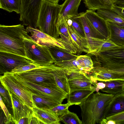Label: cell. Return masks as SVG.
Segmentation results:
<instances>
[{
    "label": "cell",
    "instance_id": "1",
    "mask_svg": "<svg viewBox=\"0 0 124 124\" xmlns=\"http://www.w3.org/2000/svg\"><path fill=\"white\" fill-rule=\"evenodd\" d=\"M114 95L99 92L91 94L79 104L83 124H100L105 118L108 108Z\"/></svg>",
    "mask_w": 124,
    "mask_h": 124
},
{
    "label": "cell",
    "instance_id": "2",
    "mask_svg": "<svg viewBox=\"0 0 124 124\" xmlns=\"http://www.w3.org/2000/svg\"><path fill=\"white\" fill-rule=\"evenodd\" d=\"M30 37L23 25H0V52L26 57L24 40Z\"/></svg>",
    "mask_w": 124,
    "mask_h": 124
},
{
    "label": "cell",
    "instance_id": "3",
    "mask_svg": "<svg viewBox=\"0 0 124 124\" xmlns=\"http://www.w3.org/2000/svg\"><path fill=\"white\" fill-rule=\"evenodd\" d=\"M61 5L44 0L40 9L37 28L42 32L55 39L60 32L57 26Z\"/></svg>",
    "mask_w": 124,
    "mask_h": 124
},
{
    "label": "cell",
    "instance_id": "4",
    "mask_svg": "<svg viewBox=\"0 0 124 124\" xmlns=\"http://www.w3.org/2000/svg\"><path fill=\"white\" fill-rule=\"evenodd\" d=\"M13 74L16 79L32 94L54 100L60 104H62L64 99L68 98V94L56 84L47 87L23 79L16 74Z\"/></svg>",
    "mask_w": 124,
    "mask_h": 124
},
{
    "label": "cell",
    "instance_id": "5",
    "mask_svg": "<svg viewBox=\"0 0 124 124\" xmlns=\"http://www.w3.org/2000/svg\"><path fill=\"white\" fill-rule=\"evenodd\" d=\"M26 57L35 64L41 66L54 64L55 61L48 47L41 45L30 37L24 40Z\"/></svg>",
    "mask_w": 124,
    "mask_h": 124
},
{
    "label": "cell",
    "instance_id": "6",
    "mask_svg": "<svg viewBox=\"0 0 124 124\" xmlns=\"http://www.w3.org/2000/svg\"><path fill=\"white\" fill-rule=\"evenodd\" d=\"M1 83L8 93L15 95L32 110L34 103L32 93L26 89L15 78L13 74L4 73L0 77Z\"/></svg>",
    "mask_w": 124,
    "mask_h": 124
},
{
    "label": "cell",
    "instance_id": "7",
    "mask_svg": "<svg viewBox=\"0 0 124 124\" xmlns=\"http://www.w3.org/2000/svg\"><path fill=\"white\" fill-rule=\"evenodd\" d=\"M94 55L100 64L106 69L124 67V45L110 48Z\"/></svg>",
    "mask_w": 124,
    "mask_h": 124
},
{
    "label": "cell",
    "instance_id": "8",
    "mask_svg": "<svg viewBox=\"0 0 124 124\" xmlns=\"http://www.w3.org/2000/svg\"><path fill=\"white\" fill-rule=\"evenodd\" d=\"M44 0H21L20 20L25 25L37 29L40 9Z\"/></svg>",
    "mask_w": 124,
    "mask_h": 124
},
{
    "label": "cell",
    "instance_id": "9",
    "mask_svg": "<svg viewBox=\"0 0 124 124\" xmlns=\"http://www.w3.org/2000/svg\"><path fill=\"white\" fill-rule=\"evenodd\" d=\"M52 64L15 74L26 80L47 86L51 84H56L52 73Z\"/></svg>",
    "mask_w": 124,
    "mask_h": 124
},
{
    "label": "cell",
    "instance_id": "10",
    "mask_svg": "<svg viewBox=\"0 0 124 124\" xmlns=\"http://www.w3.org/2000/svg\"><path fill=\"white\" fill-rule=\"evenodd\" d=\"M33 63L26 57L16 54L0 52V74L10 72L17 67Z\"/></svg>",
    "mask_w": 124,
    "mask_h": 124
},
{
    "label": "cell",
    "instance_id": "11",
    "mask_svg": "<svg viewBox=\"0 0 124 124\" xmlns=\"http://www.w3.org/2000/svg\"><path fill=\"white\" fill-rule=\"evenodd\" d=\"M92 24L97 38L107 40L109 37L107 21L99 16L95 11L88 9L85 13Z\"/></svg>",
    "mask_w": 124,
    "mask_h": 124
},
{
    "label": "cell",
    "instance_id": "12",
    "mask_svg": "<svg viewBox=\"0 0 124 124\" xmlns=\"http://www.w3.org/2000/svg\"><path fill=\"white\" fill-rule=\"evenodd\" d=\"M26 30L28 33L30 34L31 38L39 44L47 46H55L63 50H66L60 38H54L37 29L30 26L27 27Z\"/></svg>",
    "mask_w": 124,
    "mask_h": 124
},
{
    "label": "cell",
    "instance_id": "13",
    "mask_svg": "<svg viewBox=\"0 0 124 124\" xmlns=\"http://www.w3.org/2000/svg\"><path fill=\"white\" fill-rule=\"evenodd\" d=\"M82 0H65L64 3L61 5L57 24L59 29L60 24L67 21L72 17L79 15L78 9Z\"/></svg>",
    "mask_w": 124,
    "mask_h": 124
},
{
    "label": "cell",
    "instance_id": "14",
    "mask_svg": "<svg viewBox=\"0 0 124 124\" xmlns=\"http://www.w3.org/2000/svg\"><path fill=\"white\" fill-rule=\"evenodd\" d=\"M11 98L13 111L12 120L13 123L17 124L20 119L29 118L30 121L32 116V110L15 95L9 93Z\"/></svg>",
    "mask_w": 124,
    "mask_h": 124
},
{
    "label": "cell",
    "instance_id": "15",
    "mask_svg": "<svg viewBox=\"0 0 124 124\" xmlns=\"http://www.w3.org/2000/svg\"><path fill=\"white\" fill-rule=\"evenodd\" d=\"M67 76L70 91L78 89H95L92 85L94 83L88 74L84 72L73 73Z\"/></svg>",
    "mask_w": 124,
    "mask_h": 124
},
{
    "label": "cell",
    "instance_id": "16",
    "mask_svg": "<svg viewBox=\"0 0 124 124\" xmlns=\"http://www.w3.org/2000/svg\"><path fill=\"white\" fill-rule=\"evenodd\" d=\"M32 115L42 124H60L58 116L49 109L38 107L34 104L32 109Z\"/></svg>",
    "mask_w": 124,
    "mask_h": 124
},
{
    "label": "cell",
    "instance_id": "17",
    "mask_svg": "<svg viewBox=\"0 0 124 124\" xmlns=\"http://www.w3.org/2000/svg\"><path fill=\"white\" fill-rule=\"evenodd\" d=\"M87 40L92 52L95 55L101 52L110 48L118 46L110 41L98 38L91 37Z\"/></svg>",
    "mask_w": 124,
    "mask_h": 124
},
{
    "label": "cell",
    "instance_id": "18",
    "mask_svg": "<svg viewBox=\"0 0 124 124\" xmlns=\"http://www.w3.org/2000/svg\"><path fill=\"white\" fill-rule=\"evenodd\" d=\"M107 21L108 39L119 46L124 45V27Z\"/></svg>",
    "mask_w": 124,
    "mask_h": 124
},
{
    "label": "cell",
    "instance_id": "19",
    "mask_svg": "<svg viewBox=\"0 0 124 124\" xmlns=\"http://www.w3.org/2000/svg\"><path fill=\"white\" fill-rule=\"evenodd\" d=\"M68 29L72 40L78 49L80 54L83 52L92 54L91 49L85 37L78 33L71 25L68 26Z\"/></svg>",
    "mask_w": 124,
    "mask_h": 124
},
{
    "label": "cell",
    "instance_id": "20",
    "mask_svg": "<svg viewBox=\"0 0 124 124\" xmlns=\"http://www.w3.org/2000/svg\"><path fill=\"white\" fill-rule=\"evenodd\" d=\"M95 91L94 88L78 89L70 91L68 94V102L71 106L79 105L85 101Z\"/></svg>",
    "mask_w": 124,
    "mask_h": 124
},
{
    "label": "cell",
    "instance_id": "21",
    "mask_svg": "<svg viewBox=\"0 0 124 124\" xmlns=\"http://www.w3.org/2000/svg\"><path fill=\"white\" fill-rule=\"evenodd\" d=\"M124 111V93L114 95L107 109L105 118Z\"/></svg>",
    "mask_w": 124,
    "mask_h": 124
},
{
    "label": "cell",
    "instance_id": "22",
    "mask_svg": "<svg viewBox=\"0 0 124 124\" xmlns=\"http://www.w3.org/2000/svg\"><path fill=\"white\" fill-rule=\"evenodd\" d=\"M52 73L57 85L68 94L70 90L67 77L64 71L60 68L52 65Z\"/></svg>",
    "mask_w": 124,
    "mask_h": 124
},
{
    "label": "cell",
    "instance_id": "23",
    "mask_svg": "<svg viewBox=\"0 0 124 124\" xmlns=\"http://www.w3.org/2000/svg\"><path fill=\"white\" fill-rule=\"evenodd\" d=\"M98 15L107 21L124 27V19L110 10L104 9H97Z\"/></svg>",
    "mask_w": 124,
    "mask_h": 124
},
{
    "label": "cell",
    "instance_id": "24",
    "mask_svg": "<svg viewBox=\"0 0 124 124\" xmlns=\"http://www.w3.org/2000/svg\"><path fill=\"white\" fill-rule=\"evenodd\" d=\"M47 47L54 59L55 62L75 59L78 56V55L64 51L56 46Z\"/></svg>",
    "mask_w": 124,
    "mask_h": 124
},
{
    "label": "cell",
    "instance_id": "25",
    "mask_svg": "<svg viewBox=\"0 0 124 124\" xmlns=\"http://www.w3.org/2000/svg\"><path fill=\"white\" fill-rule=\"evenodd\" d=\"M76 58L56 62L54 64L62 70L67 76L70 75L73 73L83 72L80 70L78 68L76 62Z\"/></svg>",
    "mask_w": 124,
    "mask_h": 124
},
{
    "label": "cell",
    "instance_id": "26",
    "mask_svg": "<svg viewBox=\"0 0 124 124\" xmlns=\"http://www.w3.org/2000/svg\"><path fill=\"white\" fill-rule=\"evenodd\" d=\"M104 82L106 86L104 88L101 90V91L114 95L123 93L124 81L113 80Z\"/></svg>",
    "mask_w": 124,
    "mask_h": 124
},
{
    "label": "cell",
    "instance_id": "27",
    "mask_svg": "<svg viewBox=\"0 0 124 124\" xmlns=\"http://www.w3.org/2000/svg\"><path fill=\"white\" fill-rule=\"evenodd\" d=\"M85 7L94 11L101 9L110 10L113 4L110 0H84Z\"/></svg>",
    "mask_w": 124,
    "mask_h": 124
},
{
    "label": "cell",
    "instance_id": "28",
    "mask_svg": "<svg viewBox=\"0 0 124 124\" xmlns=\"http://www.w3.org/2000/svg\"><path fill=\"white\" fill-rule=\"evenodd\" d=\"M32 94L34 103L38 108L49 109L60 104L54 100L38 96L32 93Z\"/></svg>",
    "mask_w": 124,
    "mask_h": 124
},
{
    "label": "cell",
    "instance_id": "29",
    "mask_svg": "<svg viewBox=\"0 0 124 124\" xmlns=\"http://www.w3.org/2000/svg\"><path fill=\"white\" fill-rule=\"evenodd\" d=\"M76 62L79 69L86 74L88 73L93 68L91 58L87 55H80L76 59Z\"/></svg>",
    "mask_w": 124,
    "mask_h": 124
},
{
    "label": "cell",
    "instance_id": "30",
    "mask_svg": "<svg viewBox=\"0 0 124 124\" xmlns=\"http://www.w3.org/2000/svg\"><path fill=\"white\" fill-rule=\"evenodd\" d=\"M21 7V0H0V8L9 12L20 14Z\"/></svg>",
    "mask_w": 124,
    "mask_h": 124
},
{
    "label": "cell",
    "instance_id": "31",
    "mask_svg": "<svg viewBox=\"0 0 124 124\" xmlns=\"http://www.w3.org/2000/svg\"><path fill=\"white\" fill-rule=\"evenodd\" d=\"M78 16L84 30L86 40L91 37L97 38L92 25L86 18L85 13H80Z\"/></svg>",
    "mask_w": 124,
    "mask_h": 124
},
{
    "label": "cell",
    "instance_id": "32",
    "mask_svg": "<svg viewBox=\"0 0 124 124\" xmlns=\"http://www.w3.org/2000/svg\"><path fill=\"white\" fill-rule=\"evenodd\" d=\"M60 121L65 124H82V121L79 118L77 115L69 111L66 114L60 116Z\"/></svg>",
    "mask_w": 124,
    "mask_h": 124
},
{
    "label": "cell",
    "instance_id": "33",
    "mask_svg": "<svg viewBox=\"0 0 124 124\" xmlns=\"http://www.w3.org/2000/svg\"><path fill=\"white\" fill-rule=\"evenodd\" d=\"M78 16L69 19L67 21L68 25H71L78 33L85 37V33Z\"/></svg>",
    "mask_w": 124,
    "mask_h": 124
},
{
    "label": "cell",
    "instance_id": "34",
    "mask_svg": "<svg viewBox=\"0 0 124 124\" xmlns=\"http://www.w3.org/2000/svg\"><path fill=\"white\" fill-rule=\"evenodd\" d=\"M71 105L68 102L65 104H60L53 108L49 109L55 113L58 116H61L67 113L69 110L68 108Z\"/></svg>",
    "mask_w": 124,
    "mask_h": 124
},
{
    "label": "cell",
    "instance_id": "35",
    "mask_svg": "<svg viewBox=\"0 0 124 124\" xmlns=\"http://www.w3.org/2000/svg\"><path fill=\"white\" fill-rule=\"evenodd\" d=\"M41 67V66L33 63L28 65L20 66L14 68L10 73L14 74H17Z\"/></svg>",
    "mask_w": 124,
    "mask_h": 124
},
{
    "label": "cell",
    "instance_id": "36",
    "mask_svg": "<svg viewBox=\"0 0 124 124\" xmlns=\"http://www.w3.org/2000/svg\"><path fill=\"white\" fill-rule=\"evenodd\" d=\"M106 69L112 75L113 80L124 81V67L112 70Z\"/></svg>",
    "mask_w": 124,
    "mask_h": 124
},
{
    "label": "cell",
    "instance_id": "37",
    "mask_svg": "<svg viewBox=\"0 0 124 124\" xmlns=\"http://www.w3.org/2000/svg\"><path fill=\"white\" fill-rule=\"evenodd\" d=\"M0 105L1 108L2 109L6 117V120L5 122V123L9 124L10 123H13L12 120V116L9 113L7 108L4 103L1 95H0Z\"/></svg>",
    "mask_w": 124,
    "mask_h": 124
},
{
    "label": "cell",
    "instance_id": "38",
    "mask_svg": "<svg viewBox=\"0 0 124 124\" xmlns=\"http://www.w3.org/2000/svg\"><path fill=\"white\" fill-rule=\"evenodd\" d=\"M106 118L114 121L116 124H124V111Z\"/></svg>",
    "mask_w": 124,
    "mask_h": 124
},
{
    "label": "cell",
    "instance_id": "39",
    "mask_svg": "<svg viewBox=\"0 0 124 124\" xmlns=\"http://www.w3.org/2000/svg\"><path fill=\"white\" fill-rule=\"evenodd\" d=\"M68 26L67 21L60 24L59 26V29L61 33L70 39L72 40L68 30Z\"/></svg>",
    "mask_w": 124,
    "mask_h": 124
},
{
    "label": "cell",
    "instance_id": "40",
    "mask_svg": "<svg viewBox=\"0 0 124 124\" xmlns=\"http://www.w3.org/2000/svg\"><path fill=\"white\" fill-rule=\"evenodd\" d=\"M110 10L118 15L124 19V5H118L113 4Z\"/></svg>",
    "mask_w": 124,
    "mask_h": 124
},
{
    "label": "cell",
    "instance_id": "41",
    "mask_svg": "<svg viewBox=\"0 0 124 124\" xmlns=\"http://www.w3.org/2000/svg\"><path fill=\"white\" fill-rule=\"evenodd\" d=\"M0 95L4 98L12 107V104L10 95L8 91L4 88L1 83L0 84Z\"/></svg>",
    "mask_w": 124,
    "mask_h": 124
},
{
    "label": "cell",
    "instance_id": "42",
    "mask_svg": "<svg viewBox=\"0 0 124 124\" xmlns=\"http://www.w3.org/2000/svg\"><path fill=\"white\" fill-rule=\"evenodd\" d=\"M93 86L94 87L95 91L98 92L100 90L104 88L105 87L106 85L104 82H101L95 83Z\"/></svg>",
    "mask_w": 124,
    "mask_h": 124
},
{
    "label": "cell",
    "instance_id": "43",
    "mask_svg": "<svg viewBox=\"0 0 124 124\" xmlns=\"http://www.w3.org/2000/svg\"><path fill=\"white\" fill-rule=\"evenodd\" d=\"M30 124H41V123L36 118L33 116Z\"/></svg>",
    "mask_w": 124,
    "mask_h": 124
},
{
    "label": "cell",
    "instance_id": "44",
    "mask_svg": "<svg viewBox=\"0 0 124 124\" xmlns=\"http://www.w3.org/2000/svg\"><path fill=\"white\" fill-rule=\"evenodd\" d=\"M49 2L55 4L58 3L59 0H47Z\"/></svg>",
    "mask_w": 124,
    "mask_h": 124
},
{
    "label": "cell",
    "instance_id": "45",
    "mask_svg": "<svg viewBox=\"0 0 124 124\" xmlns=\"http://www.w3.org/2000/svg\"><path fill=\"white\" fill-rule=\"evenodd\" d=\"M120 0H110L111 2L113 4H114L116 2L119 1Z\"/></svg>",
    "mask_w": 124,
    "mask_h": 124
},
{
    "label": "cell",
    "instance_id": "46",
    "mask_svg": "<svg viewBox=\"0 0 124 124\" xmlns=\"http://www.w3.org/2000/svg\"><path fill=\"white\" fill-rule=\"evenodd\" d=\"M123 93H124V85H123Z\"/></svg>",
    "mask_w": 124,
    "mask_h": 124
},
{
    "label": "cell",
    "instance_id": "47",
    "mask_svg": "<svg viewBox=\"0 0 124 124\" xmlns=\"http://www.w3.org/2000/svg\"><path fill=\"white\" fill-rule=\"evenodd\" d=\"M64 0H62V1Z\"/></svg>",
    "mask_w": 124,
    "mask_h": 124
}]
</instances>
